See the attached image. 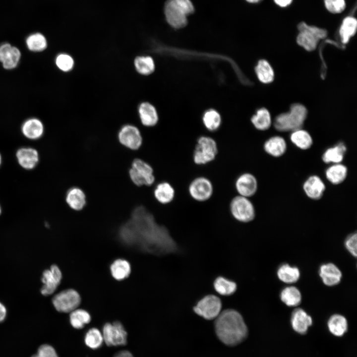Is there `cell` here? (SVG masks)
<instances>
[{
  "mask_svg": "<svg viewBox=\"0 0 357 357\" xmlns=\"http://www.w3.org/2000/svg\"><path fill=\"white\" fill-rule=\"evenodd\" d=\"M265 152L274 157L283 155L287 151V143L281 136H275L267 140L263 145Z\"/></svg>",
  "mask_w": 357,
  "mask_h": 357,
  "instance_id": "obj_24",
  "label": "cell"
},
{
  "mask_svg": "<svg viewBox=\"0 0 357 357\" xmlns=\"http://www.w3.org/2000/svg\"><path fill=\"white\" fill-rule=\"evenodd\" d=\"M6 315V309L5 306L0 302V322L4 320Z\"/></svg>",
  "mask_w": 357,
  "mask_h": 357,
  "instance_id": "obj_48",
  "label": "cell"
},
{
  "mask_svg": "<svg viewBox=\"0 0 357 357\" xmlns=\"http://www.w3.org/2000/svg\"><path fill=\"white\" fill-rule=\"evenodd\" d=\"M251 121L254 126L259 130H266L270 127L272 119L268 110L264 108L258 110L251 118Z\"/></svg>",
  "mask_w": 357,
  "mask_h": 357,
  "instance_id": "obj_35",
  "label": "cell"
},
{
  "mask_svg": "<svg viewBox=\"0 0 357 357\" xmlns=\"http://www.w3.org/2000/svg\"><path fill=\"white\" fill-rule=\"evenodd\" d=\"M218 153L216 141L209 136H202L197 140L193 153V161L197 165H204L213 161Z\"/></svg>",
  "mask_w": 357,
  "mask_h": 357,
  "instance_id": "obj_5",
  "label": "cell"
},
{
  "mask_svg": "<svg viewBox=\"0 0 357 357\" xmlns=\"http://www.w3.org/2000/svg\"><path fill=\"white\" fill-rule=\"evenodd\" d=\"M114 357H134L131 353L130 352L124 350L120 351L115 354Z\"/></svg>",
  "mask_w": 357,
  "mask_h": 357,
  "instance_id": "obj_47",
  "label": "cell"
},
{
  "mask_svg": "<svg viewBox=\"0 0 357 357\" xmlns=\"http://www.w3.org/2000/svg\"><path fill=\"white\" fill-rule=\"evenodd\" d=\"M188 191L191 197L198 202L208 200L213 194L214 187L211 180L205 177H199L189 183Z\"/></svg>",
  "mask_w": 357,
  "mask_h": 357,
  "instance_id": "obj_12",
  "label": "cell"
},
{
  "mask_svg": "<svg viewBox=\"0 0 357 357\" xmlns=\"http://www.w3.org/2000/svg\"><path fill=\"white\" fill-rule=\"evenodd\" d=\"M312 323V317L303 309L298 308L293 311L291 324L293 329L297 333L305 334Z\"/></svg>",
  "mask_w": 357,
  "mask_h": 357,
  "instance_id": "obj_17",
  "label": "cell"
},
{
  "mask_svg": "<svg viewBox=\"0 0 357 357\" xmlns=\"http://www.w3.org/2000/svg\"><path fill=\"white\" fill-rule=\"evenodd\" d=\"M1 155L0 154V165L1 164Z\"/></svg>",
  "mask_w": 357,
  "mask_h": 357,
  "instance_id": "obj_50",
  "label": "cell"
},
{
  "mask_svg": "<svg viewBox=\"0 0 357 357\" xmlns=\"http://www.w3.org/2000/svg\"><path fill=\"white\" fill-rule=\"evenodd\" d=\"M131 181L136 186H150L155 180L152 167L144 160L136 158L133 160L128 171Z\"/></svg>",
  "mask_w": 357,
  "mask_h": 357,
  "instance_id": "obj_7",
  "label": "cell"
},
{
  "mask_svg": "<svg viewBox=\"0 0 357 357\" xmlns=\"http://www.w3.org/2000/svg\"><path fill=\"white\" fill-rule=\"evenodd\" d=\"M293 0H274L275 3L281 7H286L290 5Z\"/></svg>",
  "mask_w": 357,
  "mask_h": 357,
  "instance_id": "obj_46",
  "label": "cell"
},
{
  "mask_svg": "<svg viewBox=\"0 0 357 357\" xmlns=\"http://www.w3.org/2000/svg\"><path fill=\"white\" fill-rule=\"evenodd\" d=\"M62 273L56 265H53L50 269L45 270L42 274L41 280L43 285L41 289V293L44 296H49L53 294L60 283Z\"/></svg>",
  "mask_w": 357,
  "mask_h": 357,
  "instance_id": "obj_14",
  "label": "cell"
},
{
  "mask_svg": "<svg viewBox=\"0 0 357 357\" xmlns=\"http://www.w3.org/2000/svg\"><path fill=\"white\" fill-rule=\"evenodd\" d=\"M319 275L324 284L329 287L338 285L342 277L340 269L332 263L321 265L319 269Z\"/></svg>",
  "mask_w": 357,
  "mask_h": 357,
  "instance_id": "obj_19",
  "label": "cell"
},
{
  "mask_svg": "<svg viewBox=\"0 0 357 357\" xmlns=\"http://www.w3.org/2000/svg\"><path fill=\"white\" fill-rule=\"evenodd\" d=\"M347 175V167L341 163L332 164L325 171V177L327 179L334 185H338L344 182Z\"/></svg>",
  "mask_w": 357,
  "mask_h": 357,
  "instance_id": "obj_27",
  "label": "cell"
},
{
  "mask_svg": "<svg viewBox=\"0 0 357 357\" xmlns=\"http://www.w3.org/2000/svg\"><path fill=\"white\" fill-rule=\"evenodd\" d=\"M290 140L296 147L303 150L309 149L313 144L309 133L301 128L292 132Z\"/></svg>",
  "mask_w": 357,
  "mask_h": 357,
  "instance_id": "obj_33",
  "label": "cell"
},
{
  "mask_svg": "<svg viewBox=\"0 0 357 357\" xmlns=\"http://www.w3.org/2000/svg\"><path fill=\"white\" fill-rule=\"evenodd\" d=\"M247 2L250 3H256L259 2L261 0H245Z\"/></svg>",
  "mask_w": 357,
  "mask_h": 357,
  "instance_id": "obj_49",
  "label": "cell"
},
{
  "mask_svg": "<svg viewBox=\"0 0 357 357\" xmlns=\"http://www.w3.org/2000/svg\"><path fill=\"white\" fill-rule=\"evenodd\" d=\"M52 302L57 311L70 313L78 307L81 302V298L76 290L69 289L56 295L52 299Z\"/></svg>",
  "mask_w": 357,
  "mask_h": 357,
  "instance_id": "obj_10",
  "label": "cell"
},
{
  "mask_svg": "<svg viewBox=\"0 0 357 357\" xmlns=\"http://www.w3.org/2000/svg\"><path fill=\"white\" fill-rule=\"evenodd\" d=\"M255 72L259 80L263 83H270L274 78V70L265 60H260L255 66Z\"/></svg>",
  "mask_w": 357,
  "mask_h": 357,
  "instance_id": "obj_36",
  "label": "cell"
},
{
  "mask_svg": "<svg viewBox=\"0 0 357 357\" xmlns=\"http://www.w3.org/2000/svg\"><path fill=\"white\" fill-rule=\"evenodd\" d=\"M230 210L232 216L240 222H250L255 218V207L247 197L239 195L235 196L230 202Z\"/></svg>",
  "mask_w": 357,
  "mask_h": 357,
  "instance_id": "obj_8",
  "label": "cell"
},
{
  "mask_svg": "<svg viewBox=\"0 0 357 357\" xmlns=\"http://www.w3.org/2000/svg\"><path fill=\"white\" fill-rule=\"evenodd\" d=\"M214 325L218 338L227 346L238 345L248 335V328L242 315L233 309L221 311L215 319Z\"/></svg>",
  "mask_w": 357,
  "mask_h": 357,
  "instance_id": "obj_2",
  "label": "cell"
},
{
  "mask_svg": "<svg viewBox=\"0 0 357 357\" xmlns=\"http://www.w3.org/2000/svg\"><path fill=\"white\" fill-rule=\"evenodd\" d=\"M26 44L30 51L35 52H42L47 47L46 38L40 33L30 35L26 40Z\"/></svg>",
  "mask_w": 357,
  "mask_h": 357,
  "instance_id": "obj_39",
  "label": "cell"
},
{
  "mask_svg": "<svg viewBox=\"0 0 357 357\" xmlns=\"http://www.w3.org/2000/svg\"><path fill=\"white\" fill-rule=\"evenodd\" d=\"M326 8L332 13H340L344 11L346 4L345 0H324Z\"/></svg>",
  "mask_w": 357,
  "mask_h": 357,
  "instance_id": "obj_43",
  "label": "cell"
},
{
  "mask_svg": "<svg viewBox=\"0 0 357 357\" xmlns=\"http://www.w3.org/2000/svg\"><path fill=\"white\" fill-rule=\"evenodd\" d=\"M357 29L356 18L352 16L345 17L342 22L339 31L342 43L344 44L348 43L351 38L355 35Z\"/></svg>",
  "mask_w": 357,
  "mask_h": 357,
  "instance_id": "obj_29",
  "label": "cell"
},
{
  "mask_svg": "<svg viewBox=\"0 0 357 357\" xmlns=\"http://www.w3.org/2000/svg\"><path fill=\"white\" fill-rule=\"evenodd\" d=\"M277 275L280 281L291 284L297 282L299 280L300 273L298 267L285 263L279 267Z\"/></svg>",
  "mask_w": 357,
  "mask_h": 357,
  "instance_id": "obj_30",
  "label": "cell"
},
{
  "mask_svg": "<svg viewBox=\"0 0 357 357\" xmlns=\"http://www.w3.org/2000/svg\"><path fill=\"white\" fill-rule=\"evenodd\" d=\"M44 127L42 121L37 118H30L25 120L21 126V131L27 138L35 140L43 134Z\"/></svg>",
  "mask_w": 357,
  "mask_h": 357,
  "instance_id": "obj_22",
  "label": "cell"
},
{
  "mask_svg": "<svg viewBox=\"0 0 357 357\" xmlns=\"http://www.w3.org/2000/svg\"><path fill=\"white\" fill-rule=\"evenodd\" d=\"M0 213H1V208H0Z\"/></svg>",
  "mask_w": 357,
  "mask_h": 357,
  "instance_id": "obj_51",
  "label": "cell"
},
{
  "mask_svg": "<svg viewBox=\"0 0 357 357\" xmlns=\"http://www.w3.org/2000/svg\"><path fill=\"white\" fill-rule=\"evenodd\" d=\"M118 137L119 142L124 147L132 150L138 149L143 143L141 133L136 126L127 124L119 129Z\"/></svg>",
  "mask_w": 357,
  "mask_h": 357,
  "instance_id": "obj_13",
  "label": "cell"
},
{
  "mask_svg": "<svg viewBox=\"0 0 357 357\" xmlns=\"http://www.w3.org/2000/svg\"><path fill=\"white\" fill-rule=\"evenodd\" d=\"M213 286L218 294L224 296H229L234 294L237 289V285L234 281L222 276L218 277L215 279Z\"/></svg>",
  "mask_w": 357,
  "mask_h": 357,
  "instance_id": "obj_34",
  "label": "cell"
},
{
  "mask_svg": "<svg viewBox=\"0 0 357 357\" xmlns=\"http://www.w3.org/2000/svg\"><path fill=\"white\" fill-rule=\"evenodd\" d=\"M141 123L147 127L155 126L158 121L159 117L155 107L148 102L140 104L138 109Z\"/></svg>",
  "mask_w": 357,
  "mask_h": 357,
  "instance_id": "obj_21",
  "label": "cell"
},
{
  "mask_svg": "<svg viewBox=\"0 0 357 357\" xmlns=\"http://www.w3.org/2000/svg\"><path fill=\"white\" fill-rule=\"evenodd\" d=\"M345 246L347 250L354 257L357 255V234L349 235L345 239Z\"/></svg>",
  "mask_w": 357,
  "mask_h": 357,
  "instance_id": "obj_44",
  "label": "cell"
},
{
  "mask_svg": "<svg viewBox=\"0 0 357 357\" xmlns=\"http://www.w3.org/2000/svg\"><path fill=\"white\" fill-rule=\"evenodd\" d=\"M91 319L89 313L81 308H76L70 312L69 321L75 329H81L88 324Z\"/></svg>",
  "mask_w": 357,
  "mask_h": 357,
  "instance_id": "obj_38",
  "label": "cell"
},
{
  "mask_svg": "<svg viewBox=\"0 0 357 357\" xmlns=\"http://www.w3.org/2000/svg\"><path fill=\"white\" fill-rule=\"evenodd\" d=\"M154 195L157 201L162 204L172 202L175 197V190L173 185L167 181L159 183L154 190Z\"/></svg>",
  "mask_w": 357,
  "mask_h": 357,
  "instance_id": "obj_26",
  "label": "cell"
},
{
  "mask_svg": "<svg viewBox=\"0 0 357 357\" xmlns=\"http://www.w3.org/2000/svg\"><path fill=\"white\" fill-rule=\"evenodd\" d=\"M84 342L89 348L92 349H98L104 342L102 333L97 328H91L86 333Z\"/></svg>",
  "mask_w": 357,
  "mask_h": 357,
  "instance_id": "obj_41",
  "label": "cell"
},
{
  "mask_svg": "<svg viewBox=\"0 0 357 357\" xmlns=\"http://www.w3.org/2000/svg\"><path fill=\"white\" fill-rule=\"evenodd\" d=\"M31 357H59L55 349L50 345L44 344L39 347L37 354Z\"/></svg>",
  "mask_w": 357,
  "mask_h": 357,
  "instance_id": "obj_45",
  "label": "cell"
},
{
  "mask_svg": "<svg viewBox=\"0 0 357 357\" xmlns=\"http://www.w3.org/2000/svg\"><path fill=\"white\" fill-rule=\"evenodd\" d=\"M307 115L305 107L299 103L291 105L289 112L278 115L274 121L276 130L281 132L294 131L302 128Z\"/></svg>",
  "mask_w": 357,
  "mask_h": 357,
  "instance_id": "obj_4",
  "label": "cell"
},
{
  "mask_svg": "<svg viewBox=\"0 0 357 357\" xmlns=\"http://www.w3.org/2000/svg\"><path fill=\"white\" fill-rule=\"evenodd\" d=\"M65 201L70 208L80 211L86 204V197L82 189L78 187H73L68 190Z\"/></svg>",
  "mask_w": 357,
  "mask_h": 357,
  "instance_id": "obj_25",
  "label": "cell"
},
{
  "mask_svg": "<svg viewBox=\"0 0 357 357\" xmlns=\"http://www.w3.org/2000/svg\"><path fill=\"white\" fill-rule=\"evenodd\" d=\"M134 65L136 71L143 75H148L155 70V62L150 56H139L134 60Z\"/></svg>",
  "mask_w": 357,
  "mask_h": 357,
  "instance_id": "obj_37",
  "label": "cell"
},
{
  "mask_svg": "<svg viewBox=\"0 0 357 357\" xmlns=\"http://www.w3.org/2000/svg\"><path fill=\"white\" fill-rule=\"evenodd\" d=\"M235 185L239 195L249 198L256 193L258 188V182L253 175L249 173H244L237 178Z\"/></svg>",
  "mask_w": 357,
  "mask_h": 357,
  "instance_id": "obj_15",
  "label": "cell"
},
{
  "mask_svg": "<svg viewBox=\"0 0 357 357\" xmlns=\"http://www.w3.org/2000/svg\"><path fill=\"white\" fill-rule=\"evenodd\" d=\"M110 271L115 279L121 281L127 278L130 274L131 266L127 260L117 259L111 265Z\"/></svg>",
  "mask_w": 357,
  "mask_h": 357,
  "instance_id": "obj_31",
  "label": "cell"
},
{
  "mask_svg": "<svg viewBox=\"0 0 357 357\" xmlns=\"http://www.w3.org/2000/svg\"><path fill=\"white\" fill-rule=\"evenodd\" d=\"M149 214L143 207H137L134 210L131 219L127 223L139 230L146 250L157 255L178 252V246L168 230L157 225Z\"/></svg>",
  "mask_w": 357,
  "mask_h": 357,
  "instance_id": "obj_1",
  "label": "cell"
},
{
  "mask_svg": "<svg viewBox=\"0 0 357 357\" xmlns=\"http://www.w3.org/2000/svg\"><path fill=\"white\" fill-rule=\"evenodd\" d=\"M203 122L205 127L210 131L218 129L221 123V118L218 112L210 109L207 111L203 117Z\"/></svg>",
  "mask_w": 357,
  "mask_h": 357,
  "instance_id": "obj_40",
  "label": "cell"
},
{
  "mask_svg": "<svg viewBox=\"0 0 357 357\" xmlns=\"http://www.w3.org/2000/svg\"><path fill=\"white\" fill-rule=\"evenodd\" d=\"M280 298L283 303L290 307L298 306L300 303L302 299L299 290L297 287L292 286L284 288L280 293Z\"/></svg>",
  "mask_w": 357,
  "mask_h": 357,
  "instance_id": "obj_32",
  "label": "cell"
},
{
  "mask_svg": "<svg viewBox=\"0 0 357 357\" xmlns=\"http://www.w3.org/2000/svg\"><path fill=\"white\" fill-rule=\"evenodd\" d=\"M302 187L306 195L315 200L321 199L326 189L323 181L317 175L309 177L304 182Z\"/></svg>",
  "mask_w": 357,
  "mask_h": 357,
  "instance_id": "obj_18",
  "label": "cell"
},
{
  "mask_svg": "<svg viewBox=\"0 0 357 357\" xmlns=\"http://www.w3.org/2000/svg\"><path fill=\"white\" fill-rule=\"evenodd\" d=\"M347 152V146L340 142L332 147L327 148L323 153L322 160L326 164L341 163Z\"/></svg>",
  "mask_w": 357,
  "mask_h": 357,
  "instance_id": "obj_23",
  "label": "cell"
},
{
  "mask_svg": "<svg viewBox=\"0 0 357 357\" xmlns=\"http://www.w3.org/2000/svg\"><path fill=\"white\" fill-rule=\"evenodd\" d=\"M57 66L64 72L71 71L74 67V61L69 55L61 53L57 56L55 60Z\"/></svg>",
  "mask_w": 357,
  "mask_h": 357,
  "instance_id": "obj_42",
  "label": "cell"
},
{
  "mask_svg": "<svg viewBox=\"0 0 357 357\" xmlns=\"http://www.w3.org/2000/svg\"><path fill=\"white\" fill-rule=\"evenodd\" d=\"M102 333L104 342L108 346H124L127 343V332L119 321L106 323Z\"/></svg>",
  "mask_w": 357,
  "mask_h": 357,
  "instance_id": "obj_11",
  "label": "cell"
},
{
  "mask_svg": "<svg viewBox=\"0 0 357 357\" xmlns=\"http://www.w3.org/2000/svg\"><path fill=\"white\" fill-rule=\"evenodd\" d=\"M21 53L19 50L10 44L5 43L0 46V62L6 69L15 68L20 60Z\"/></svg>",
  "mask_w": 357,
  "mask_h": 357,
  "instance_id": "obj_16",
  "label": "cell"
},
{
  "mask_svg": "<svg viewBox=\"0 0 357 357\" xmlns=\"http://www.w3.org/2000/svg\"><path fill=\"white\" fill-rule=\"evenodd\" d=\"M17 161L21 167L26 170L34 168L39 162L37 151L31 147H22L16 153Z\"/></svg>",
  "mask_w": 357,
  "mask_h": 357,
  "instance_id": "obj_20",
  "label": "cell"
},
{
  "mask_svg": "<svg viewBox=\"0 0 357 357\" xmlns=\"http://www.w3.org/2000/svg\"><path fill=\"white\" fill-rule=\"evenodd\" d=\"M221 299L214 295H208L200 299L193 307V311L206 320L215 319L222 311Z\"/></svg>",
  "mask_w": 357,
  "mask_h": 357,
  "instance_id": "obj_9",
  "label": "cell"
},
{
  "mask_svg": "<svg viewBox=\"0 0 357 357\" xmlns=\"http://www.w3.org/2000/svg\"><path fill=\"white\" fill-rule=\"evenodd\" d=\"M194 12L191 0H167L164 14L168 23L175 29L182 28L187 24V17Z\"/></svg>",
  "mask_w": 357,
  "mask_h": 357,
  "instance_id": "obj_3",
  "label": "cell"
},
{
  "mask_svg": "<svg viewBox=\"0 0 357 357\" xmlns=\"http://www.w3.org/2000/svg\"><path fill=\"white\" fill-rule=\"evenodd\" d=\"M327 327L332 335L336 337H342L348 330V321L344 316L340 314H334L329 318Z\"/></svg>",
  "mask_w": 357,
  "mask_h": 357,
  "instance_id": "obj_28",
  "label": "cell"
},
{
  "mask_svg": "<svg viewBox=\"0 0 357 357\" xmlns=\"http://www.w3.org/2000/svg\"><path fill=\"white\" fill-rule=\"evenodd\" d=\"M299 32L297 38L298 44L307 51L314 50L319 41L327 35L326 30L301 23L298 25Z\"/></svg>",
  "mask_w": 357,
  "mask_h": 357,
  "instance_id": "obj_6",
  "label": "cell"
}]
</instances>
